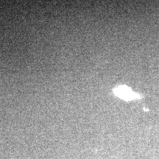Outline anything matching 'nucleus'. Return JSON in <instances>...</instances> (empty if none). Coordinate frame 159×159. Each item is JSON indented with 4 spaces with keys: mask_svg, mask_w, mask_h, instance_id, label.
Wrapping results in <instances>:
<instances>
[{
    "mask_svg": "<svg viewBox=\"0 0 159 159\" xmlns=\"http://www.w3.org/2000/svg\"><path fill=\"white\" fill-rule=\"evenodd\" d=\"M114 94L119 98L125 99L126 101L141 98L140 95L136 94L126 85H119L114 89Z\"/></svg>",
    "mask_w": 159,
    "mask_h": 159,
    "instance_id": "f257e3e1",
    "label": "nucleus"
}]
</instances>
